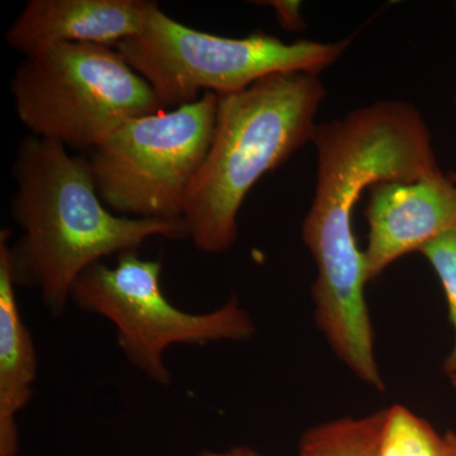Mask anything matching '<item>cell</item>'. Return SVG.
I'll return each mask as SVG.
<instances>
[{
  "label": "cell",
  "mask_w": 456,
  "mask_h": 456,
  "mask_svg": "<svg viewBox=\"0 0 456 456\" xmlns=\"http://www.w3.org/2000/svg\"><path fill=\"white\" fill-rule=\"evenodd\" d=\"M13 220L22 231L11 246L17 287L40 292L51 316L64 314L77 279L110 255L139 251L154 237L189 239L184 220L114 215L99 197L88 159L53 141L29 136L13 167Z\"/></svg>",
  "instance_id": "obj_1"
},
{
  "label": "cell",
  "mask_w": 456,
  "mask_h": 456,
  "mask_svg": "<svg viewBox=\"0 0 456 456\" xmlns=\"http://www.w3.org/2000/svg\"><path fill=\"white\" fill-rule=\"evenodd\" d=\"M311 141L317 184L302 239L316 261L312 293L330 307H351L364 298L369 281L353 228L364 189L380 182H419L443 171L428 125L403 102H379L316 125Z\"/></svg>",
  "instance_id": "obj_2"
},
{
  "label": "cell",
  "mask_w": 456,
  "mask_h": 456,
  "mask_svg": "<svg viewBox=\"0 0 456 456\" xmlns=\"http://www.w3.org/2000/svg\"><path fill=\"white\" fill-rule=\"evenodd\" d=\"M325 97L320 77L310 73L273 74L241 92L218 95L211 147L184 213L197 250L232 248L248 191L311 141Z\"/></svg>",
  "instance_id": "obj_3"
},
{
  "label": "cell",
  "mask_w": 456,
  "mask_h": 456,
  "mask_svg": "<svg viewBox=\"0 0 456 456\" xmlns=\"http://www.w3.org/2000/svg\"><path fill=\"white\" fill-rule=\"evenodd\" d=\"M11 92L33 136L73 150L93 151L126 122L164 110L119 51L101 45L57 44L27 55Z\"/></svg>",
  "instance_id": "obj_4"
},
{
  "label": "cell",
  "mask_w": 456,
  "mask_h": 456,
  "mask_svg": "<svg viewBox=\"0 0 456 456\" xmlns=\"http://www.w3.org/2000/svg\"><path fill=\"white\" fill-rule=\"evenodd\" d=\"M351 41L287 44L264 32L222 37L183 25L154 3L143 32L116 49L150 84L164 110H173L207 92H241L273 74L318 75L340 59Z\"/></svg>",
  "instance_id": "obj_5"
},
{
  "label": "cell",
  "mask_w": 456,
  "mask_h": 456,
  "mask_svg": "<svg viewBox=\"0 0 456 456\" xmlns=\"http://www.w3.org/2000/svg\"><path fill=\"white\" fill-rule=\"evenodd\" d=\"M218 95L146 114L121 126L88 159L101 200L112 212L184 220L191 185L215 134Z\"/></svg>",
  "instance_id": "obj_6"
},
{
  "label": "cell",
  "mask_w": 456,
  "mask_h": 456,
  "mask_svg": "<svg viewBox=\"0 0 456 456\" xmlns=\"http://www.w3.org/2000/svg\"><path fill=\"white\" fill-rule=\"evenodd\" d=\"M161 270L160 261L142 259L137 251L123 253L114 266L102 261L86 270L74 285L71 302L110 321L126 359L152 382L169 386L167 347L248 341L256 327L235 296L208 314L179 310L164 296Z\"/></svg>",
  "instance_id": "obj_7"
},
{
  "label": "cell",
  "mask_w": 456,
  "mask_h": 456,
  "mask_svg": "<svg viewBox=\"0 0 456 456\" xmlns=\"http://www.w3.org/2000/svg\"><path fill=\"white\" fill-rule=\"evenodd\" d=\"M368 281L404 255L456 230V180L441 173L419 182H380L369 188Z\"/></svg>",
  "instance_id": "obj_8"
},
{
  "label": "cell",
  "mask_w": 456,
  "mask_h": 456,
  "mask_svg": "<svg viewBox=\"0 0 456 456\" xmlns=\"http://www.w3.org/2000/svg\"><path fill=\"white\" fill-rule=\"evenodd\" d=\"M155 2L149 0H29L9 27V47L31 55L57 44H90L116 49L139 36Z\"/></svg>",
  "instance_id": "obj_9"
},
{
  "label": "cell",
  "mask_w": 456,
  "mask_h": 456,
  "mask_svg": "<svg viewBox=\"0 0 456 456\" xmlns=\"http://www.w3.org/2000/svg\"><path fill=\"white\" fill-rule=\"evenodd\" d=\"M11 231L0 233V456H17V415L29 403L38 362L31 332L23 323L9 254Z\"/></svg>",
  "instance_id": "obj_10"
},
{
  "label": "cell",
  "mask_w": 456,
  "mask_h": 456,
  "mask_svg": "<svg viewBox=\"0 0 456 456\" xmlns=\"http://www.w3.org/2000/svg\"><path fill=\"white\" fill-rule=\"evenodd\" d=\"M384 411L360 419L342 417L308 428L298 456H378Z\"/></svg>",
  "instance_id": "obj_11"
},
{
  "label": "cell",
  "mask_w": 456,
  "mask_h": 456,
  "mask_svg": "<svg viewBox=\"0 0 456 456\" xmlns=\"http://www.w3.org/2000/svg\"><path fill=\"white\" fill-rule=\"evenodd\" d=\"M378 456H448L445 435L402 404L384 411Z\"/></svg>",
  "instance_id": "obj_12"
},
{
  "label": "cell",
  "mask_w": 456,
  "mask_h": 456,
  "mask_svg": "<svg viewBox=\"0 0 456 456\" xmlns=\"http://www.w3.org/2000/svg\"><path fill=\"white\" fill-rule=\"evenodd\" d=\"M431 264L448 302L449 320L454 329V345L444 360V371L448 377L456 374V230L432 240L419 250Z\"/></svg>",
  "instance_id": "obj_13"
},
{
  "label": "cell",
  "mask_w": 456,
  "mask_h": 456,
  "mask_svg": "<svg viewBox=\"0 0 456 456\" xmlns=\"http://www.w3.org/2000/svg\"><path fill=\"white\" fill-rule=\"evenodd\" d=\"M257 4H268L277 11L279 23L288 31H299L303 28L301 13H299L298 2H263Z\"/></svg>",
  "instance_id": "obj_14"
},
{
  "label": "cell",
  "mask_w": 456,
  "mask_h": 456,
  "mask_svg": "<svg viewBox=\"0 0 456 456\" xmlns=\"http://www.w3.org/2000/svg\"><path fill=\"white\" fill-rule=\"evenodd\" d=\"M196 456H261L256 450L248 448V446H233V448L224 450V452H212V450H206V452H200Z\"/></svg>",
  "instance_id": "obj_15"
},
{
  "label": "cell",
  "mask_w": 456,
  "mask_h": 456,
  "mask_svg": "<svg viewBox=\"0 0 456 456\" xmlns=\"http://www.w3.org/2000/svg\"><path fill=\"white\" fill-rule=\"evenodd\" d=\"M445 439L446 446H448V456H456V432H446Z\"/></svg>",
  "instance_id": "obj_16"
},
{
  "label": "cell",
  "mask_w": 456,
  "mask_h": 456,
  "mask_svg": "<svg viewBox=\"0 0 456 456\" xmlns=\"http://www.w3.org/2000/svg\"><path fill=\"white\" fill-rule=\"evenodd\" d=\"M450 378V382H452V386H454V388H456V374L452 375Z\"/></svg>",
  "instance_id": "obj_17"
},
{
  "label": "cell",
  "mask_w": 456,
  "mask_h": 456,
  "mask_svg": "<svg viewBox=\"0 0 456 456\" xmlns=\"http://www.w3.org/2000/svg\"><path fill=\"white\" fill-rule=\"evenodd\" d=\"M455 14H456V2H455Z\"/></svg>",
  "instance_id": "obj_18"
},
{
  "label": "cell",
  "mask_w": 456,
  "mask_h": 456,
  "mask_svg": "<svg viewBox=\"0 0 456 456\" xmlns=\"http://www.w3.org/2000/svg\"><path fill=\"white\" fill-rule=\"evenodd\" d=\"M455 104H456V97H455Z\"/></svg>",
  "instance_id": "obj_19"
}]
</instances>
